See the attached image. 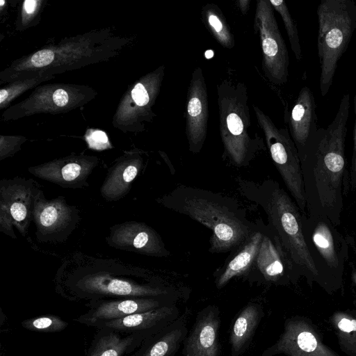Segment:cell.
Returning <instances> with one entry per match:
<instances>
[{
	"mask_svg": "<svg viewBox=\"0 0 356 356\" xmlns=\"http://www.w3.org/2000/svg\"><path fill=\"white\" fill-rule=\"evenodd\" d=\"M329 321L341 351L347 356H356V310H337Z\"/></svg>",
	"mask_w": 356,
	"mask_h": 356,
	"instance_id": "f1b7e54d",
	"label": "cell"
},
{
	"mask_svg": "<svg viewBox=\"0 0 356 356\" xmlns=\"http://www.w3.org/2000/svg\"><path fill=\"white\" fill-rule=\"evenodd\" d=\"M253 268L268 284H295L300 277L279 238L268 225H264L262 240Z\"/></svg>",
	"mask_w": 356,
	"mask_h": 356,
	"instance_id": "ac0fdd59",
	"label": "cell"
},
{
	"mask_svg": "<svg viewBox=\"0 0 356 356\" xmlns=\"http://www.w3.org/2000/svg\"><path fill=\"white\" fill-rule=\"evenodd\" d=\"M185 119L188 149L197 154L204 145L209 120V96L200 67H196L191 74L186 94Z\"/></svg>",
	"mask_w": 356,
	"mask_h": 356,
	"instance_id": "e0dca14e",
	"label": "cell"
},
{
	"mask_svg": "<svg viewBox=\"0 0 356 356\" xmlns=\"http://www.w3.org/2000/svg\"><path fill=\"white\" fill-rule=\"evenodd\" d=\"M142 270L116 259L73 257L57 274V286L63 295L90 302L108 298H175V290L154 282H145Z\"/></svg>",
	"mask_w": 356,
	"mask_h": 356,
	"instance_id": "7a4b0ae2",
	"label": "cell"
},
{
	"mask_svg": "<svg viewBox=\"0 0 356 356\" xmlns=\"http://www.w3.org/2000/svg\"><path fill=\"white\" fill-rule=\"evenodd\" d=\"M238 182L241 193L266 213L268 227L279 238L298 275L305 277L310 286L314 282L319 284L320 274L304 235L303 214L295 201L272 179Z\"/></svg>",
	"mask_w": 356,
	"mask_h": 356,
	"instance_id": "5b68a950",
	"label": "cell"
},
{
	"mask_svg": "<svg viewBox=\"0 0 356 356\" xmlns=\"http://www.w3.org/2000/svg\"><path fill=\"white\" fill-rule=\"evenodd\" d=\"M26 138L21 136H1L0 159L3 160L13 155L21 148Z\"/></svg>",
	"mask_w": 356,
	"mask_h": 356,
	"instance_id": "d590c367",
	"label": "cell"
},
{
	"mask_svg": "<svg viewBox=\"0 0 356 356\" xmlns=\"http://www.w3.org/2000/svg\"><path fill=\"white\" fill-rule=\"evenodd\" d=\"M44 4V1L42 0H25L21 7L16 29L24 30L38 23Z\"/></svg>",
	"mask_w": 356,
	"mask_h": 356,
	"instance_id": "836d02e7",
	"label": "cell"
},
{
	"mask_svg": "<svg viewBox=\"0 0 356 356\" xmlns=\"http://www.w3.org/2000/svg\"><path fill=\"white\" fill-rule=\"evenodd\" d=\"M316 108L313 92L304 86L291 110H285L284 119L299 157L316 146L325 135V129L318 127Z\"/></svg>",
	"mask_w": 356,
	"mask_h": 356,
	"instance_id": "2e32d148",
	"label": "cell"
},
{
	"mask_svg": "<svg viewBox=\"0 0 356 356\" xmlns=\"http://www.w3.org/2000/svg\"><path fill=\"white\" fill-rule=\"evenodd\" d=\"M98 159L88 155H70L29 167L30 173L63 188L88 186L87 179L97 166Z\"/></svg>",
	"mask_w": 356,
	"mask_h": 356,
	"instance_id": "d6986e66",
	"label": "cell"
},
{
	"mask_svg": "<svg viewBox=\"0 0 356 356\" xmlns=\"http://www.w3.org/2000/svg\"><path fill=\"white\" fill-rule=\"evenodd\" d=\"M54 78L55 76H38L8 83L0 90V108H6L11 102L25 91L36 88L40 83Z\"/></svg>",
	"mask_w": 356,
	"mask_h": 356,
	"instance_id": "1f68e13d",
	"label": "cell"
},
{
	"mask_svg": "<svg viewBox=\"0 0 356 356\" xmlns=\"http://www.w3.org/2000/svg\"><path fill=\"white\" fill-rule=\"evenodd\" d=\"M351 279H352L353 283L354 284V285L356 287V269L355 268H354L352 270Z\"/></svg>",
	"mask_w": 356,
	"mask_h": 356,
	"instance_id": "f35d334b",
	"label": "cell"
},
{
	"mask_svg": "<svg viewBox=\"0 0 356 356\" xmlns=\"http://www.w3.org/2000/svg\"><path fill=\"white\" fill-rule=\"evenodd\" d=\"M340 356L324 343L321 332L307 316H293L286 318L282 334L261 356Z\"/></svg>",
	"mask_w": 356,
	"mask_h": 356,
	"instance_id": "4fadbf2b",
	"label": "cell"
},
{
	"mask_svg": "<svg viewBox=\"0 0 356 356\" xmlns=\"http://www.w3.org/2000/svg\"><path fill=\"white\" fill-rule=\"evenodd\" d=\"M316 14L320 91L325 97L332 85L338 63L356 31V1L321 0Z\"/></svg>",
	"mask_w": 356,
	"mask_h": 356,
	"instance_id": "52a82bcc",
	"label": "cell"
},
{
	"mask_svg": "<svg viewBox=\"0 0 356 356\" xmlns=\"http://www.w3.org/2000/svg\"><path fill=\"white\" fill-rule=\"evenodd\" d=\"M80 220L76 207L67 204L59 196L47 200L38 188L33 205L35 235L40 242H63L77 227Z\"/></svg>",
	"mask_w": 356,
	"mask_h": 356,
	"instance_id": "5bb4252c",
	"label": "cell"
},
{
	"mask_svg": "<svg viewBox=\"0 0 356 356\" xmlns=\"http://www.w3.org/2000/svg\"><path fill=\"white\" fill-rule=\"evenodd\" d=\"M22 325L26 330L40 332H56L65 330L68 323L56 315H44L26 319Z\"/></svg>",
	"mask_w": 356,
	"mask_h": 356,
	"instance_id": "d6a6232c",
	"label": "cell"
},
{
	"mask_svg": "<svg viewBox=\"0 0 356 356\" xmlns=\"http://www.w3.org/2000/svg\"><path fill=\"white\" fill-rule=\"evenodd\" d=\"M181 312L176 304L161 307L97 323V328L108 327L124 333L138 332H157L177 320Z\"/></svg>",
	"mask_w": 356,
	"mask_h": 356,
	"instance_id": "cb8c5ba5",
	"label": "cell"
},
{
	"mask_svg": "<svg viewBox=\"0 0 356 356\" xmlns=\"http://www.w3.org/2000/svg\"><path fill=\"white\" fill-rule=\"evenodd\" d=\"M274 10L280 15L284 25L291 49L298 61L302 59V48L297 24L292 17L286 2L283 0H269Z\"/></svg>",
	"mask_w": 356,
	"mask_h": 356,
	"instance_id": "4dcf8cb0",
	"label": "cell"
},
{
	"mask_svg": "<svg viewBox=\"0 0 356 356\" xmlns=\"http://www.w3.org/2000/svg\"><path fill=\"white\" fill-rule=\"evenodd\" d=\"M257 124L266 146L286 187L302 214H307V202L297 148L287 128L277 127L269 115L253 104Z\"/></svg>",
	"mask_w": 356,
	"mask_h": 356,
	"instance_id": "ba28073f",
	"label": "cell"
},
{
	"mask_svg": "<svg viewBox=\"0 0 356 356\" xmlns=\"http://www.w3.org/2000/svg\"><path fill=\"white\" fill-rule=\"evenodd\" d=\"M216 92L223 157L236 167H246L266 149L252 126L247 86L227 77L216 85Z\"/></svg>",
	"mask_w": 356,
	"mask_h": 356,
	"instance_id": "8992f818",
	"label": "cell"
},
{
	"mask_svg": "<svg viewBox=\"0 0 356 356\" xmlns=\"http://www.w3.org/2000/svg\"><path fill=\"white\" fill-rule=\"evenodd\" d=\"M253 27L261 42L265 76L275 85L286 83L289 77V53L269 0L257 1Z\"/></svg>",
	"mask_w": 356,
	"mask_h": 356,
	"instance_id": "8fae6325",
	"label": "cell"
},
{
	"mask_svg": "<svg viewBox=\"0 0 356 356\" xmlns=\"http://www.w3.org/2000/svg\"><path fill=\"white\" fill-rule=\"evenodd\" d=\"M165 75L161 65L134 82L125 92L113 115L112 124L123 132H140L156 115L153 107Z\"/></svg>",
	"mask_w": 356,
	"mask_h": 356,
	"instance_id": "30bf717a",
	"label": "cell"
},
{
	"mask_svg": "<svg viewBox=\"0 0 356 356\" xmlns=\"http://www.w3.org/2000/svg\"><path fill=\"white\" fill-rule=\"evenodd\" d=\"M220 312L208 305L197 314L193 325L183 342L184 356H219Z\"/></svg>",
	"mask_w": 356,
	"mask_h": 356,
	"instance_id": "7402d4cb",
	"label": "cell"
},
{
	"mask_svg": "<svg viewBox=\"0 0 356 356\" xmlns=\"http://www.w3.org/2000/svg\"><path fill=\"white\" fill-rule=\"evenodd\" d=\"M335 227L325 218L306 216L303 214L305 240L311 241L312 247L316 250L330 270L331 278L337 291L341 286L346 246Z\"/></svg>",
	"mask_w": 356,
	"mask_h": 356,
	"instance_id": "9a60e30c",
	"label": "cell"
},
{
	"mask_svg": "<svg viewBox=\"0 0 356 356\" xmlns=\"http://www.w3.org/2000/svg\"><path fill=\"white\" fill-rule=\"evenodd\" d=\"M185 314L145 339L138 348L128 356H175L188 334Z\"/></svg>",
	"mask_w": 356,
	"mask_h": 356,
	"instance_id": "4316f807",
	"label": "cell"
},
{
	"mask_svg": "<svg viewBox=\"0 0 356 356\" xmlns=\"http://www.w3.org/2000/svg\"><path fill=\"white\" fill-rule=\"evenodd\" d=\"M38 188L34 180L15 177L0 181V231L16 238L13 227L23 236L33 220V205Z\"/></svg>",
	"mask_w": 356,
	"mask_h": 356,
	"instance_id": "7c38bea8",
	"label": "cell"
},
{
	"mask_svg": "<svg viewBox=\"0 0 356 356\" xmlns=\"http://www.w3.org/2000/svg\"><path fill=\"white\" fill-rule=\"evenodd\" d=\"M106 240L111 247L119 250L156 257L170 255L159 233L144 222L127 221L114 225Z\"/></svg>",
	"mask_w": 356,
	"mask_h": 356,
	"instance_id": "ffe728a7",
	"label": "cell"
},
{
	"mask_svg": "<svg viewBox=\"0 0 356 356\" xmlns=\"http://www.w3.org/2000/svg\"><path fill=\"white\" fill-rule=\"evenodd\" d=\"M264 225L257 222V229L238 246L231 251L222 266L215 273V284L221 289L235 277L251 270L257 256L263 237Z\"/></svg>",
	"mask_w": 356,
	"mask_h": 356,
	"instance_id": "603a6c76",
	"label": "cell"
},
{
	"mask_svg": "<svg viewBox=\"0 0 356 356\" xmlns=\"http://www.w3.org/2000/svg\"><path fill=\"white\" fill-rule=\"evenodd\" d=\"M250 0H238L237 6L243 15H246L248 12L250 5Z\"/></svg>",
	"mask_w": 356,
	"mask_h": 356,
	"instance_id": "74e56055",
	"label": "cell"
},
{
	"mask_svg": "<svg viewBox=\"0 0 356 356\" xmlns=\"http://www.w3.org/2000/svg\"><path fill=\"white\" fill-rule=\"evenodd\" d=\"M98 329L86 356H128L138 348L145 339L156 333H124L108 327Z\"/></svg>",
	"mask_w": 356,
	"mask_h": 356,
	"instance_id": "484cf974",
	"label": "cell"
},
{
	"mask_svg": "<svg viewBox=\"0 0 356 356\" xmlns=\"http://www.w3.org/2000/svg\"><path fill=\"white\" fill-rule=\"evenodd\" d=\"M350 94H344L320 143L300 156L307 213L341 224L343 192L348 186L345 154Z\"/></svg>",
	"mask_w": 356,
	"mask_h": 356,
	"instance_id": "6da1fadb",
	"label": "cell"
},
{
	"mask_svg": "<svg viewBox=\"0 0 356 356\" xmlns=\"http://www.w3.org/2000/svg\"><path fill=\"white\" fill-rule=\"evenodd\" d=\"M143 166L140 151L126 152L108 169L100 188L102 196L108 201H117L129 192L134 180Z\"/></svg>",
	"mask_w": 356,
	"mask_h": 356,
	"instance_id": "d4e9b609",
	"label": "cell"
},
{
	"mask_svg": "<svg viewBox=\"0 0 356 356\" xmlns=\"http://www.w3.org/2000/svg\"><path fill=\"white\" fill-rule=\"evenodd\" d=\"M264 316L262 306L257 302H249L242 309L230 329L231 356H240L248 349Z\"/></svg>",
	"mask_w": 356,
	"mask_h": 356,
	"instance_id": "83f0119b",
	"label": "cell"
},
{
	"mask_svg": "<svg viewBox=\"0 0 356 356\" xmlns=\"http://www.w3.org/2000/svg\"><path fill=\"white\" fill-rule=\"evenodd\" d=\"M157 202L209 229L211 253L231 252L257 227L237 201L211 191L179 185Z\"/></svg>",
	"mask_w": 356,
	"mask_h": 356,
	"instance_id": "3957f363",
	"label": "cell"
},
{
	"mask_svg": "<svg viewBox=\"0 0 356 356\" xmlns=\"http://www.w3.org/2000/svg\"><path fill=\"white\" fill-rule=\"evenodd\" d=\"M202 19L204 26L222 47L231 49L235 46L234 35L220 8L214 3L202 6Z\"/></svg>",
	"mask_w": 356,
	"mask_h": 356,
	"instance_id": "f546056e",
	"label": "cell"
},
{
	"mask_svg": "<svg viewBox=\"0 0 356 356\" xmlns=\"http://www.w3.org/2000/svg\"><path fill=\"white\" fill-rule=\"evenodd\" d=\"M85 139L88 147L102 151L112 148L106 133L97 129H89L85 134Z\"/></svg>",
	"mask_w": 356,
	"mask_h": 356,
	"instance_id": "e575fe53",
	"label": "cell"
},
{
	"mask_svg": "<svg viewBox=\"0 0 356 356\" xmlns=\"http://www.w3.org/2000/svg\"><path fill=\"white\" fill-rule=\"evenodd\" d=\"M353 106L355 112V122L353 133V149L351 166L348 174V186L349 188L351 189L356 188V95H355L353 97Z\"/></svg>",
	"mask_w": 356,
	"mask_h": 356,
	"instance_id": "8d00e7d4",
	"label": "cell"
},
{
	"mask_svg": "<svg viewBox=\"0 0 356 356\" xmlns=\"http://www.w3.org/2000/svg\"><path fill=\"white\" fill-rule=\"evenodd\" d=\"M97 95L92 88L72 83L38 86L29 97L8 107L1 117L14 120L38 113L58 114L83 106Z\"/></svg>",
	"mask_w": 356,
	"mask_h": 356,
	"instance_id": "9c48e42d",
	"label": "cell"
},
{
	"mask_svg": "<svg viewBox=\"0 0 356 356\" xmlns=\"http://www.w3.org/2000/svg\"><path fill=\"white\" fill-rule=\"evenodd\" d=\"M128 40L106 31H92L63 39L14 60L0 73L1 83L38 76H55L105 61L118 54Z\"/></svg>",
	"mask_w": 356,
	"mask_h": 356,
	"instance_id": "277c9868",
	"label": "cell"
},
{
	"mask_svg": "<svg viewBox=\"0 0 356 356\" xmlns=\"http://www.w3.org/2000/svg\"><path fill=\"white\" fill-rule=\"evenodd\" d=\"M175 298H129L89 303L90 309L75 321L95 327L101 322L175 304Z\"/></svg>",
	"mask_w": 356,
	"mask_h": 356,
	"instance_id": "44dd1931",
	"label": "cell"
}]
</instances>
